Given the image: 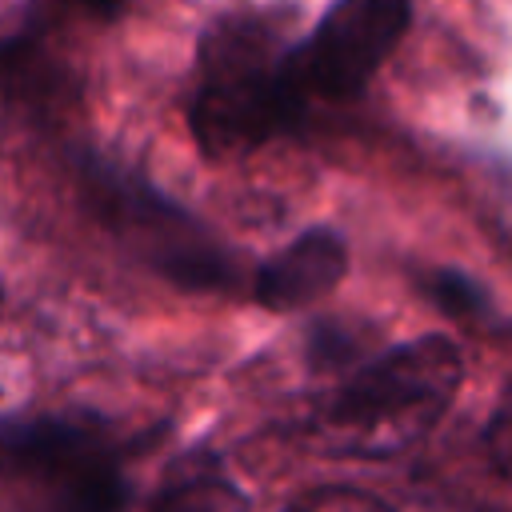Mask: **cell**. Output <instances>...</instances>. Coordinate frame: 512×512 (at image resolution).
<instances>
[{"instance_id": "obj_3", "label": "cell", "mask_w": 512, "mask_h": 512, "mask_svg": "<svg viewBox=\"0 0 512 512\" xmlns=\"http://www.w3.org/2000/svg\"><path fill=\"white\" fill-rule=\"evenodd\" d=\"M80 184L92 212L128 244L136 248L160 276L180 288H220L228 284L232 268L220 244L204 236V228L176 208L164 192H156L136 172L104 160L80 156Z\"/></svg>"}, {"instance_id": "obj_1", "label": "cell", "mask_w": 512, "mask_h": 512, "mask_svg": "<svg viewBox=\"0 0 512 512\" xmlns=\"http://www.w3.org/2000/svg\"><path fill=\"white\" fill-rule=\"evenodd\" d=\"M116 440L80 416H0V512H124Z\"/></svg>"}, {"instance_id": "obj_7", "label": "cell", "mask_w": 512, "mask_h": 512, "mask_svg": "<svg viewBox=\"0 0 512 512\" xmlns=\"http://www.w3.org/2000/svg\"><path fill=\"white\" fill-rule=\"evenodd\" d=\"M64 92H72V76L60 60H52L32 36H0V108L24 120L52 112Z\"/></svg>"}, {"instance_id": "obj_10", "label": "cell", "mask_w": 512, "mask_h": 512, "mask_svg": "<svg viewBox=\"0 0 512 512\" xmlns=\"http://www.w3.org/2000/svg\"><path fill=\"white\" fill-rule=\"evenodd\" d=\"M72 4H76L80 12H88V16H96V20H116L128 0H72Z\"/></svg>"}, {"instance_id": "obj_5", "label": "cell", "mask_w": 512, "mask_h": 512, "mask_svg": "<svg viewBox=\"0 0 512 512\" xmlns=\"http://www.w3.org/2000/svg\"><path fill=\"white\" fill-rule=\"evenodd\" d=\"M460 380V356L444 336H424L364 364L336 396L328 416L352 428L440 408Z\"/></svg>"}, {"instance_id": "obj_9", "label": "cell", "mask_w": 512, "mask_h": 512, "mask_svg": "<svg viewBox=\"0 0 512 512\" xmlns=\"http://www.w3.org/2000/svg\"><path fill=\"white\" fill-rule=\"evenodd\" d=\"M428 296L436 300V308L440 312H448V316H476L480 308H484V288L472 280V276H464V272H456V268H440L436 276H432V284H428Z\"/></svg>"}, {"instance_id": "obj_4", "label": "cell", "mask_w": 512, "mask_h": 512, "mask_svg": "<svg viewBox=\"0 0 512 512\" xmlns=\"http://www.w3.org/2000/svg\"><path fill=\"white\" fill-rule=\"evenodd\" d=\"M408 20L412 0H332L308 40L284 52V76L304 104L352 100L404 40Z\"/></svg>"}, {"instance_id": "obj_8", "label": "cell", "mask_w": 512, "mask_h": 512, "mask_svg": "<svg viewBox=\"0 0 512 512\" xmlns=\"http://www.w3.org/2000/svg\"><path fill=\"white\" fill-rule=\"evenodd\" d=\"M152 512H236V496L212 476H180L156 496Z\"/></svg>"}, {"instance_id": "obj_2", "label": "cell", "mask_w": 512, "mask_h": 512, "mask_svg": "<svg viewBox=\"0 0 512 512\" xmlns=\"http://www.w3.org/2000/svg\"><path fill=\"white\" fill-rule=\"evenodd\" d=\"M204 80L188 104V124L208 160L244 156L288 132L304 100L284 76V52L256 20H224L200 44Z\"/></svg>"}, {"instance_id": "obj_6", "label": "cell", "mask_w": 512, "mask_h": 512, "mask_svg": "<svg viewBox=\"0 0 512 512\" xmlns=\"http://www.w3.org/2000/svg\"><path fill=\"white\" fill-rule=\"evenodd\" d=\"M344 272H348V244L340 240V232L308 228L256 268L252 296L272 312H292L328 296L344 280Z\"/></svg>"}]
</instances>
